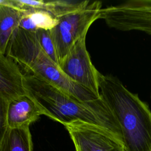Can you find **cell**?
<instances>
[{
	"label": "cell",
	"mask_w": 151,
	"mask_h": 151,
	"mask_svg": "<svg viewBox=\"0 0 151 151\" xmlns=\"http://www.w3.org/2000/svg\"><path fill=\"white\" fill-rule=\"evenodd\" d=\"M34 32L38 43L46 54L57 65H59L58 55L50 30L38 29Z\"/></svg>",
	"instance_id": "cell-13"
},
{
	"label": "cell",
	"mask_w": 151,
	"mask_h": 151,
	"mask_svg": "<svg viewBox=\"0 0 151 151\" xmlns=\"http://www.w3.org/2000/svg\"><path fill=\"white\" fill-rule=\"evenodd\" d=\"M41 115L45 116V111L37 101L27 94L8 102L7 123L9 128L29 126Z\"/></svg>",
	"instance_id": "cell-7"
},
{
	"label": "cell",
	"mask_w": 151,
	"mask_h": 151,
	"mask_svg": "<svg viewBox=\"0 0 151 151\" xmlns=\"http://www.w3.org/2000/svg\"><path fill=\"white\" fill-rule=\"evenodd\" d=\"M26 93L44 110L45 116L63 125L81 121L102 127L122 142L120 128L102 97L87 103L80 101L32 74H24Z\"/></svg>",
	"instance_id": "cell-1"
},
{
	"label": "cell",
	"mask_w": 151,
	"mask_h": 151,
	"mask_svg": "<svg viewBox=\"0 0 151 151\" xmlns=\"http://www.w3.org/2000/svg\"><path fill=\"white\" fill-rule=\"evenodd\" d=\"M150 99H151V91H150Z\"/></svg>",
	"instance_id": "cell-15"
},
{
	"label": "cell",
	"mask_w": 151,
	"mask_h": 151,
	"mask_svg": "<svg viewBox=\"0 0 151 151\" xmlns=\"http://www.w3.org/2000/svg\"><path fill=\"white\" fill-rule=\"evenodd\" d=\"M33 145L29 126L9 128L0 151H32Z\"/></svg>",
	"instance_id": "cell-11"
},
{
	"label": "cell",
	"mask_w": 151,
	"mask_h": 151,
	"mask_svg": "<svg viewBox=\"0 0 151 151\" xmlns=\"http://www.w3.org/2000/svg\"><path fill=\"white\" fill-rule=\"evenodd\" d=\"M64 126L76 151H126L123 143L102 127L81 121Z\"/></svg>",
	"instance_id": "cell-6"
},
{
	"label": "cell",
	"mask_w": 151,
	"mask_h": 151,
	"mask_svg": "<svg viewBox=\"0 0 151 151\" xmlns=\"http://www.w3.org/2000/svg\"><path fill=\"white\" fill-rule=\"evenodd\" d=\"M9 101L0 95V148L9 129L7 123V109Z\"/></svg>",
	"instance_id": "cell-14"
},
{
	"label": "cell",
	"mask_w": 151,
	"mask_h": 151,
	"mask_svg": "<svg viewBox=\"0 0 151 151\" xmlns=\"http://www.w3.org/2000/svg\"><path fill=\"white\" fill-rule=\"evenodd\" d=\"M86 38L84 37L76 42L58 67L72 81L100 96L98 79L100 72L92 64L86 49Z\"/></svg>",
	"instance_id": "cell-5"
},
{
	"label": "cell",
	"mask_w": 151,
	"mask_h": 151,
	"mask_svg": "<svg viewBox=\"0 0 151 151\" xmlns=\"http://www.w3.org/2000/svg\"><path fill=\"white\" fill-rule=\"evenodd\" d=\"M23 78L17 64L6 55H0V95L10 101L26 94Z\"/></svg>",
	"instance_id": "cell-9"
},
{
	"label": "cell",
	"mask_w": 151,
	"mask_h": 151,
	"mask_svg": "<svg viewBox=\"0 0 151 151\" xmlns=\"http://www.w3.org/2000/svg\"><path fill=\"white\" fill-rule=\"evenodd\" d=\"M21 12L11 6L0 5V55H6L11 37L19 27Z\"/></svg>",
	"instance_id": "cell-10"
},
{
	"label": "cell",
	"mask_w": 151,
	"mask_h": 151,
	"mask_svg": "<svg viewBox=\"0 0 151 151\" xmlns=\"http://www.w3.org/2000/svg\"><path fill=\"white\" fill-rule=\"evenodd\" d=\"M11 5L20 11L41 10L46 11L58 19L65 15L78 11L90 2L89 1H34V0H10Z\"/></svg>",
	"instance_id": "cell-8"
},
{
	"label": "cell",
	"mask_w": 151,
	"mask_h": 151,
	"mask_svg": "<svg viewBox=\"0 0 151 151\" xmlns=\"http://www.w3.org/2000/svg\"><path fill=\"white\" fill-rule=\"evenodd\" d=\"M102 3L90 2L85 7L58 18L56 25L50 29L59 63L80 39L86 37L91 25L100 19Z\"/></svg>",
	"instance_id": "cell-4"
},
{
	"label": "cell",
	"mask_w": 151,
	"mask_h": 151,
	"mask_svg": "<svg viewBox=\"0 0 151 151\" xmlns=\"http://www.w3.org/2000/svg\"><path fill=\"white\" fill-rule=\"evenodd\" d=\"M6 55L27 73L45 80L80 101L91 103L101 98L68 78L42 50L34 32L17 28L9 42Z\"/></svg>",
	"instance_id": "cell-3"
},
{
	"label": "cell",
	"mask_w": 151,
	"mask_h": 151,
	"mask_svg": "<svg viewBox=\"0 0 151 151\" xmlns=\"http://www.w3.org/2000/svg\"><path fill=\"white\" fill-rule=\"evenodd\" d=\"M21 12L22 17L19 27L28 31L35 32L38 29L50 30L58 22V19L44 11L31 10Z\"/></svg>",
	"instance_id": "cell-12"
},
{
	"label": "cell",
	"mask_w": 151,
	"mask_h": 151,
	"mask_svg": "<svg viewBox=\"0 0 151 151\" xmlns=\"http://www.w3.org/2000/svg\"><path fill=\"white\" fill-rule=\"evenodd\" d=\"M100 94L121 130L126 151H151V110L111 75L99 74Z\"/></svg>",
	"instance_id": "cell-2"
}]
</instances>
